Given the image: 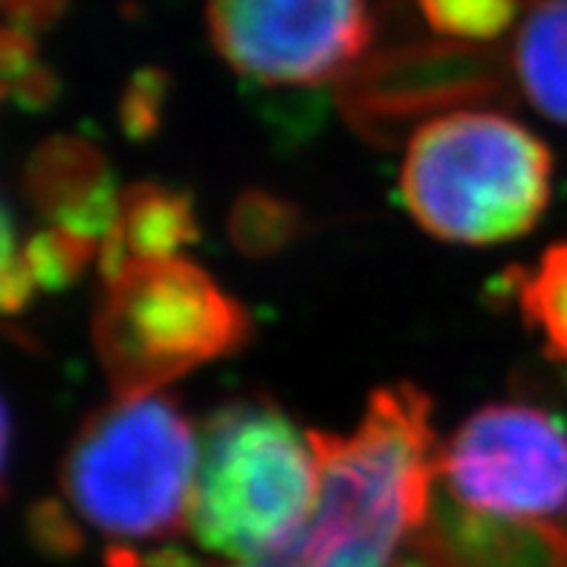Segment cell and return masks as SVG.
Instances as JSON below:
<instances>
[{
    "label": "cell",
    "instance_id": "cell-6",
    "mask_svg": "<svg viewBox=\"0 0 567 567\" xmlns=\"http://www.w3.org/2000/svg\"><path fill=\"white\" fill-rule=\"evenodd\" d=\"M437 481L475 513L567 515V429L536 405H484L441 446Z\"/></svg>",
    "mask_w": 567,
    "mask_h": 567
},
{
    "label": "cell",
    "instance_id": "cell-8",
    "mask_svg": "<svg viewBox=\"0 0 567 567\" xmlns=\"http://www.w3.org/2000/svg\"><path fill=\"white\" fill-rule=\"evenodd\" d=\"M229 68L269 87H313L357 68L371 38L365 0H206Z\"/></svg>",
    "mask_w": 567,
    "mask_h": 567
},
{
    "label": "cell",
    "instance_id": "cell-17",
    "mask_svg": "<svg viewBox=\"0 0 567 567\" xmlns=\"http://www.w3.org/2000/svg\"><path fill=\"white\" fill-rule=\"evenodd\" d=\"M3 90L30 107L47 105L55 93L53 75L38 61L32 35L9 23L3 32Z\"/></svg>",
    "mask_w": 567,
    "mask_h": 567
},
{
    "label": "cell",
    "instance_id": "cell-10",
    "mask_svg": "<svg viewBox=\"0 0 567 567\" xmlns=\"http://www.w3.org/2000/svg\"><path fill=\"white\" fill-rule=\"evenodd\" d=\"M27 195L50 226L102 244L120 209L122 192H116L105 157L90 142L55 136L30 159Z\"/></svg>",
    "mask_w": 567,
    "mask_h": 567
},
{
    "label": "cell",
    "instance_id": "cell-18",
    "mask_svg": "<svg viewBox=\"0 0 567 567\" xmlns=\"http://www.w3.org/2000/svg\"><path fill=\"white\" fill-rule=\"evenodd\" d=\"M32 533L44 545L47 553H73L82 545L79 530L70 524V515L61 513L53 504L35 509V515H32Z\"/></svg>",
    "mask_w": 567,
    "mask_h": 567
},
{
    "label": "cell",
    "instance_id": "cell-5",
    "mask_svg": "<svg viewBox=\"0 0 567 567\" xmlns=\"http://www.w3.org/2000/svg\"><path fill=\"white\" fill-rule=\"evenodd\" d=\"M247 310L183 258L136 261L105 278L93 348L116 400L159 394L249 339Z\"/></svg>",
    "mask_w": 567,
    "mask_h": 567
},
{
    "label": "cell",
    "instance_id": "cell-19",
    "mask_svg": "<svg viewBox=\"0 0 567 567\" xmlns=\"http://www.w3.org/2000/svg\"><path fill=\"white\" fill-rule=\"evenodd\" d=\"M159 90H163V79L157 73L136 75V87L127 90L125 122L134 134H142L145 127L154 125V120H157Z\"/></svg>",
    "mask_w": 567,
    "mask_h": 567
},
{
    "label": "cell",
    "instance_id": "cell-4",
    "mask_svg": "<svg viewBox=\"0 0 567 567\" xmlns=\"http://www.w3.org/2000/svg\"><path fill=\"white\" fill-rule=\"evenodd\" d=\"M200 437L172 396L145 394L93 411L61 466V489L84 524L120 542L188 527Z\"/></svg>",
    "mask_w": 567,
    "mask_h": 567
},
{
    "label": "cell",
    "instance_id": "cell-7",
    "mask_svg": "<svg viewBox=\"0 0 567 567\" xmlns=\"http://www.w3.org/2000/svg\"><path fill=\"white\" fill-rule=\"evenodd\" d=\"M513 82L484 44L434 41L373 55L339 79V107L371 145L394 148L449 113L507 102Z\"/></svg>",
    "mask_w": 567,
    "mask_h": 567
},
{
    "label": "cell",
    "instance_id": "cell-11",
    "mask_svg": "<svg viewBox=\"0 0 567 567\" xmlns=\"http://www.w3.org/2000/svg\"><path fill=\"white\" fill-rule=\"evenodd\" d=\"M195 238V209L183 192L159 183H136L122 192L111 231L99 249V269L111 278L127 264L177 258Z\"/></svg>",
    "mask_w": 567,
    "mask_h": 567
},
{
    "label": "cell",
    "instance_id": "cell-13",
    "mask_svg": "<svg viewBox=\"0 0 567 567\" xmlns=\"http://www.w3.org/2000/svg\"><path fill=\"white\" fill-rule=\"evenodd\" d=\"M513 79L538 113L567 125V0H524Z\"/></svg>",
    "mask_w": 567,
    "mask_h": 567
},
{
    "label": "cell",
    "instance_id": "cell-14",
    "mask_svg": "<svg viewBox=\"0 0 567 567\" xmlns=\"http://www.w3.org/2000/svg\"><path fill=\"white\" fill-rule=\"evenodd\" d=\"M518 305L545 339L553 359L567 365V244H556L542 255L518 284Z\"/></svg>",
    "mask_w": 567,
    "mask_h": 567
},
{
    "label": "cell",
    "instance_id": "cell-12",
    "mask_svg": "<svg viewBox=\"0 0 567 567\" xmlns=\"http://www.w3.org/2000/svg\"><path fill=\"white\" fill-rule=\"evenodd\" d=\"M102 244L75 238L70 231L47 226L18 247L12 215L3 217V276H0V299L7 313H18L35 299L38 290H64L70 281L82 276L93 258H99Z\"/></svg>",
    "mask_w": 567,
    "mask_h": 567
},
{
    "label": "cell",
    "instance_id": "cell-2",
    "mask_svg": "<svg viewBox=\"0 0 567 567\" xmlns=\"http://www.w3.org/2000/svg\"><path fill=\"white\" fill-rule=\"evenodd\" d=\"M553 157L522 122L461 111L423 125L405 145L400 188L411 217L452 244H501L536 226L550 203Z\"/></svg>",
    "mask_w": 567,
    "mask_h": 567
},
{
    "label": "cell",
    "instance_id": "cell-15",
    "mask_svg": "<svg viewBox=\"0 0 567 567\" xmlns=\"http://www.w3.org/2000/svg\"><path fill=\"white\" fill-rule=\"evenodd\" d=\"M301 226V212L292 203H284L267 192H247L231 206L229 235L240 252L272 255L296 238Z\"/></svg>",
    "mask_w": 567,
    "mask_h": 567
},
{
    "label": "cell",
    "instance_id": "cell-9",
    "mask_svg": "<svg viewBox=\"0 0 567 567\" xmlns=\"http://www.w3.org/2000/svg\"><path fill=\"white\" fill-rule=\"evenodd\" d=\"M403 556L417 567H567V515L504 518L475 513L434 481L429 513Z\"/></svg>",
    "mask_w": 567,
    "mask_h": 567
},
{
    "label": "cell",
    "instance_id": "cell-1",
    "mask_svg": "<svg viewBox=\"0 0 567 567\" xmlns=\"http://www.w3.org/2000/svg\"><path fill=\"white\" fill-rule=\"evenodd\" d=\"M319 498L290 545V567H394L423 524L437 481L432 400L414 385L373 391L348 434L310 432Z\"/></svg>",
    "mask_w": 567,
    "mask_h": 567
},
{
    "label": "cell",
    "instance_id": "cell-16",
    "mask_svg": "<svg viewBox=\"0 0 567 567\" xmlns=\"http://www.w3.org/2000/svg\"><path fill=\"white\" fill-rule=\"evenodd\" d=\"M434 32L461 44H486L513 27L518 0H420Z\"/></svg>",
    "mask_w": 567,
    "mask_h": 567
},
{
    "label": "cell",
    "instance_id": "cell-3",
    "mask_svg": "<svg viewBox=\"0 0 567 567\" xmlns=\"http://www.w3.org/2000/svg\"><path fill=\"white\" fill-rule=\"evenodd\" d=\"M319 498L310 432L264 400L215 411L200 434L188 530L206 550L238 561L290 545Z\"/></svg>",
    "mask_w": 567,
    "mask_h": 567
}]
</instances>
